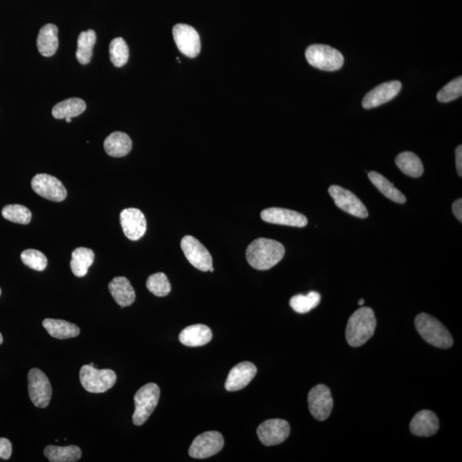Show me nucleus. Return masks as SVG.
<instances>
[{"label":"nucleus","instance_id":"39448f33","mask_svg":"<svg viewBox=\"0 0 462 462\" xmlns=\"http://www.w3.org/2000/svg\"><path fill=\"white\" fill-rule=\"evenodd\" d=\"M80 381L87 392L104 393L115 385L117 375L113 370H99L89 364L80 370Z\"/></svg>","mask_w":462,"mask_h":462},{"label":"nucleus","instance_id":"4468645a","mask_svg":"<svg viewBox=\"0 0 462 462\" xmlns=\"http://www.w3.org/2000/svg\"><path fill=\"white\" fill-rule=\"evenodd\" d=\"M289 424L284 419H268L261 424L257 429L259 440L266 446L282 444L289 436Z\"/></svg>","mask_w":462,"mask_h":462},{"label":"nucleus","instance_id":"a211bd4d","mask_svg":"<svg viewBox=\"0 0 462 462\" xmlns=\"http://www.w3.org/2000/svg\"><path fill=\"white\" fill-rule=\"evenodd\" d=\"M256 373L257 368L253 363L248 361L242 362L231 370L225 382V389L228 391H240L254 379Z\"/></svg>","mask_w":462,"mask_h":462},{"label":"nucleus","instance_id":"1a4fd4ad","mask_svg":"<svg viewBox=\"0 0 462 462\" xmlns=\"http://www.w3.org/2000/svg\"><path fill=\"white\" fill-rule=\"evenodd\" d=\"M309 410L316 419L322 421L330 417L333 410V398L330 389L324 384L316 385L308 393Z\"/></svg>","mask_w":462,"mask_h":462},{"label":"nucleus","instance_id":"a19ab883","mask_svg":"<svg viewBox=\"0 0 462 462\" xmlns=\"http://www.w3.org/2000/svg\"><path fill=\"white\" fill-rule=\"evenodd\" d=\"M3 342V335L1 333H0V345H2Z\"/></svg>","mask_w":462,"mask_h":462},{"label":"nucleus","instance_id":"b1692460","mask_svg":"<svg viewBox=\"0 0 462 462\" xmlns=\"http://www.w3.org/2000/svg\"><path fill=\"white\" fill-rule=\"evenodd\" d=\"M50 335L57 339H68L76 338L80 334V329L75 324L66 320L45 319L42 322Z\"/></svg>","mask_w":462,"mask_h":462},{"label":"nucleus","instance_id":"6ab92c4d","mask_svg":"<svg viewBox=\"0 0 462 462\" xmlns=\"http://www.w3.org/2000/svg\"><path fill=\"white\" fill-rule=\"evenodd\" d=\"M439 430L438 416L430 410H422L410 422L411 433L419 437H431Z\"/></svg>","mask_w":462,"mask_h":462},{"label":"nucleus","instance_id":"20e7f679","mask_svg":"<svg viewBox=\"0 0 462 462\" xmlns=\"http://www.w3.org/2000/svg\"><path fill=\"white\" fill-rule=\"evenodd\" d=\"M305 59L312 67L324 71L340 70L345 58L338 50L326 45H312L305 51Z\"/></svg>","mask_w":462,"mask_h":462},{"label":"nucleus","instance_id":"f03ea898","mask_svg":"<svg viewBox=\"0 0 462 462\" xmlns=\"http://www.w3.org/2000/svg\"><path fill=\"white\" fill-rule=\"evenodd\" d=\"M377 326L375 314L372 308H361L351 315L347 322L346 339L351 347H361L374 335Z\"/></svg>","mask_w":462,"mask_h":462},{"label":"nucleus","instance_id":"393cba45","mask_svg":"<svg viewBox=\"0 0 462 462\" xmlns=\"http://www.w3.org/2000/svg\"><path fill=\"white\" fill-rule=\"evenodd\" d=\"M94 261V251L87 247L76 248L71 254V268L75 277H85Z\"/></svg>","mask_w":462,"mask_h":462},{"label":"nucleus","instance_id":"c9c22d12","mask_svg":"<svg viewBox=\"0 0 462 462\" xmlns=\"http://www.w3.org/2000/svg\"><path fill=\"white\" fill-rule=\"evenodd\" d=\"M462 95V78L459 76L449 82L438 92L437 98L438 101L448 103L460 98Z\"/></svg>","mask_w":462,"mask_h":462},{"label":"nucleus","instance_id":"cd10ccee","mask_svg":"<svg viewBox=\"0 0 462 462\" xmlns=\"http://www.w3.org/2000/svg\"><path fill=\"white\" fill-rule=\"evenodd\" d=\"M86 103L79 98H71L57 104L52 109V116L56 120H66L81 115L86 110Z\"/></svg>","mask_w":462,"mask_h":462},{"label":"nucleus","instance_id":"f257e3e1","mask_svg":"<svg viewBox=\"0 0 462 462\" xmlns=\"http://www.w3.org/2000/svg\"><path fill=\"white\" fill-rule=\"evenodd\" d=\"M285 254V248L277 240L258 238L247 247V262L256 270H266L280 263Z\"/></svg>","mask_w":462,"mask_h":462},{"label":"nucleus","instance_id":"c85d7f7f","mask_svg":"<svg viewBox=\"0 0 462 462\" xmlns=\"http://www.w3.org/2000/svg\"><path fill=\"white\" fill-rule=\"evenodd\" d=\"M396 166L404 174L411 178H419L424 173V166L421 159L411 152H404L397 156Z\"/></svg>","mask_w":462,"mask_h":462},{"label":"nucleus","instance_id":"ea45409f","mask_svg":"<svg viewBox=\"0 0 462 462\" xmlns=\"http://www.w3.org/2000/svg\"><path fill=\"white\" fill-rule=\"evenodd\" d=\"M364 303H365V301L363 299H361L360 301H359L358 304L360 305H364Z\"/></svg>","mask_w":462,"mask_h":462},{"label":"nucleus","instance_id":"e433bc0d","mask_svg":"<svg viewBox=\"0 0 462 462\" xmlns=\"http://www.w3.org/2000/svg\"><path fill=\"white\" fill-rule=\"evenodd\" d=\"M13 454V445L8 439L0 438V459L9 460Z\"/></svg>","mask_w":462,"mask_h":462},{"label":"nucleus","instance_id":"2f4dec72","mask_svg":"<svg viewBox=\"0 0 462 462\" xmlns=\"http://www.w3.org/2000/svg\"><path fill=\"white\" fill-rule=\"evenodd\" d=\"M110 58L114 66L123 67L127 64L129 57V48L123 38L118 37L110 42Z\"/></svg>","mask_w":462,"mask_h":462},{"label":"nucleus","instance_id":"423d86ee","mask_svg":"<svg viewBox=\"0 0 462 462\" xmlns=\"http://www.w3.org/2000/svg\"><path fill=\"white\" fill-rule=\"evenodd\" d=\"M159 396V387L154 383L144 385L136 392L133 397L136 408L133 414V422L136 426H143L147 421L157 407Z\"/></svg>","mask_w":462,"mask_h":462},{"label":"nucleus","instance_id":"0eeeda50","mask_svg":"<svg viewBox=\"0 0 462 462\" xmlns=\"http://www.w3.org/2000/svg\"><path fill=\"white\" fill-rule=\"evenodd\" d=\"M28 380L29 394L34 406L47 407L52 395V385L47 375L40 369L33 368L29 373Z\"/></svg>","mask_w":462,"mask_h":462},{"label":"nucleus","instance_id":"a878e982","mask_svg":"<svg viewBox=\"0 0 462 462\" xmlns=\"http://www.w3.org/2000/svg\"><path fill=\"white\" fill-rule=\"evenodd\" d=\"M44 454L51 462H75L81 459L82 450L76 445H50L44 449Z\"/></svg>","mask_w":462,"mask_h":462},{"label":"nucleus","instance_id":"5701e85b","mask_svg":"<svg viewBox=\"0 0 462 462\" xmlns=\"http://www.w3.org/2000/svg\"><path fill=\"white\" fill-rule=\"evenodd\" d=\"M104 148L106 154L112 157H124L131 151L132 140L127 133L113 132L105 140Z\"/></svg>","mask_w":462,"mask_h":462},{"label":"nucleus","instance_id":"2eb2a0df","mask_svg":"<svg viewBox=\"0 0 462 462\" xmlns=\"http://www.w3.org/2000/svg\"><path fill=\"white\" fill-rule=\"evenodd\" d=\"M120 223L126 238L131 240H138L147 231L146 217L139 209H124L120 213Z\"/></svg>","mask_w":462,"mask_h":462},{"label":"nucleus","instance_id":"7c9ffc66","mask_svg":"<svg viewBox=\"0 0 462 462\" xmlns=\"http://www.w3.org/2000/svg\"><path fill=\"white\" fill-rule=\"evenodd\" d=\"M322 300L318 292L311 291L308 295H296L289 301L290 307L298 314H307L318 305Z\"/></svg>","mask_w":462,"mask_h":462},{"label":"nucleus","instance_id":"37998d69","mask_svg":"<svg viewBox=\"0 0 462 462\" xmlns=\"http://www.w3.org/2000/svg\"><path fill=\"white\" fill-rule=\"evenodd\" d=\"M209 272H211V273L215 272V268H213V267H211V268H210V270H209Z\"/></svg>","mask_w":462,"mask_h":462},{"label":"nucleus","instance_id":"79ce46f5","mask_svg":"<svg viewBox=\"0 0 462 462\" xmlns=\"http://www.w3.org/2000/svg\"><path fill=\"white\" fill-rule=\"evenodd\" d=\"M66 121L67 122V123H71V118H70V117H67V118H66Z\"/></svg>","mask_w":462,"mask_h":462},{"label":"nucleus","instance_id":"72a5a7b5","mask_svg":"<svg viewBox=\"0 0 462 462\" xmlns=\"http://www.w3.org/2000/svg\"><path fill=\"white\" fill-rule=\"evenodd\" d=\"M147 288L152 294L159 297L169 295L171 286L165 273H159L151 275L147 278Z\"/></svg>","mask_w":462,"mask_h":462},{"label":"nucleus","instance_id":"4be33fe9","mask_svg":"<svg viewBox=\"0 0 462 462\" xmlns=\"http://www.w3.org/2000/svg\"><path fill=\"white\" fill-rule=\"evenodd\" d=\"M37 48L44 57H52L59 48V29L55 24L42 27L37 37Z\"/></svg>","mask_w":462,"mask_h":462},{"label":"nucleus","instance_id":"4c0bfd02","mask_svg":"<svg viewBox=\"0 0 462 462\" xmlns=\"http://www.w3.org/2000/svg\"><path fill=\"white\" fill-rule=\"evenodd\" d=\"M452 211L454 212V216L456 217V219L461 222L462 221V200L461 198H459V200H456V201L454 202L453 205H452Z\"/></svg>","mask_w":462,"mask_h":462},{"label":"nucleus","instance_id":"aec40b11","mask_svg":"<svg viewBox=\"0 0 462 462\" xmlns=\"http://www.w3.org/2000/svg\"><path fill=\"white\" fill-rule=\"evenodd\" d=\"M110 295L122 308L129 307L135 303L136 292L131 282L124 277H117L108 285Z\"/></svg>","mask_w":462,"mask_h":462},{"label":"nucleus","instance_id":"473e14b6","mask_svg":"<svg viewBox=\"0 0 462 462\" xmlns=\"http://www.w3.org/2000/svg\"><path fill=\"white\" fill-rule=\"evenodd\" d=\"M3 219L10 222L28 224L32 219V213L28 208L22 205H8L2 210Z\"/></svg>","mask_w":462,"mask_h":462},{"label":"nucleus","instance_id":"f704fd0d","mask_svg":"<svg viewBox=\"0 0 462 462\" xmlns=\"http://www.w3.org/2000/svg\"><path fill=\"white\" fill-rule=\"evenodd\" d=\"M21 259L25 266L34 270H37V272H42L48 266L47 257L39 250H24L21 254Z\"/></svg>","mask_w":462,"mask_h":462},{"label":"nucleus","instance_id":"7ed1b4c3","mask_svg":"<svg viewBox=\"0 0 462 462\" xmlns=\"http://www.w3.org/2000/svg\"><path fill=\"white\" fill-rule=\"evenodd\" d=\"M416 330L426 342L439 349H449L454 340L450 332L439 320L427 314H421L415 319Z\"/></svg>","mask_w":462,"mask_h":462},{"label":"nucleus","instance_id":"f3484780","mask_svg":"<svg viewBox=\"0 0 462 462\" xmlns=\"http://www.w3.org/2000/svg\"><path fill=\"white\" fill-rule=\"evenodd\" d=\"M402 89V83L399 81L388 82L380 84L369 93L366 94L362 101L365 109L376 108L394 99Z\"/></svg>","mask_w":462,"mask_h":462},{"label":"nucleus","instance_id":"412c9836","mask_svg":"<svg viewBox=\"0 0 462 462\" xmlns=\"http://www.w3.org/2000/svg\"><path fill=\"white\" fill-rule=\"evenodd\" d=\"M212 338L211 329L205 324H193L183 329L179 335V340L183 345L201 347L208 345Z\"/></svg>","mask_w":462,"mask_h":462},{"label":"nucleus","instance_id":"f8f14e48","mask_svg":"<svg viewBox=\"0 0 462 462\" xmlns=\"http://www.w3.org/2000/svg\"><path fill=\"white\" fill-rule=\"evenodd\" d=\"M32 189L47 200L60 202L66 200L67 190L58 178L48 174H38L31 182Z\"/></svg>","mask_w":462,"mask_h":462},{"label":"nucleus","instance_id":"dca6fc26","mask_svg":"<svg viewBox=\"0 0 462 462\" xmlns=\"http://www.w3.org/2000/svg\"><path fill=\"white\" fill-rule=\"evenodd\" d=\"M261 216L265 222L270 224L299 228L305 227L308 224L307 217L293 210L272 208L262 211Z\"/></svg>","mask_w":462,"mask_h":462},{"label":"nucleus","instance_id":"c03bdc74","mask_svg":"<svg viewBox=\"0 0 462 462\" xmlns=\"http://www.w3.org/2000/svg\"><path fill=\"white\" fill-rule=\"evenodd\" d=\"M0 296H1V289H0Z\"/></svg>","mask_w":462,"mask_h":462},{"label":"nucleus","instance_id":"6e6552de","mask_svg":"<svg viewBox=\"0 0 462 462\" xmlns=\"http://www.w3.org/2000/svg\"><path fill=\"white\" fill-rule=\"evenodd\" d=\"M224 440L222 434L219 431H207L198 435L194 438L191 445L189 454L191 457L196 459H205V458L215 456L222 450Z\"/></svg>","mask_w":462,"mask_h":462},{"label":"nucleus","instance_id":"bb28decb","mask_svg":"<svg viewBox=\"0 0 462 462\" xmlns=\"http://www.w3.org/2000/svg\"><path fill=\"white\" fill-rule=\"evenodd\" d=\"M368 178L370 181L373 182V185L385 197L389 198V200L400 204H403L406 202V196L399 189H397L394 185L389 182L387 178H385L383 175L377 173L376 171H371V173H368Z\"/></svg>","mask_w":462,"mask_h":462},{"label":"nucleus","instance_id":"9b49d317","mask_svg":"<svg viewBox=\"0 0 462 462\" xmlns=\"http://www.w3.org/2000/svg\"><path fill=\"white\" fill-rule=\"evenodd\" d=\"M328 191H329L331 198H333L335 205L342 211L354 217H361V219H366L368 217V211L363 202L351 191L337 185L331 186Z\"/></svg>","mask_w":462,"mask_h":462},{"label":"nucleus","instance_id":"c756f323","mask_svg":"<svg viewBox=\"0 0 462 462\" xmlns=\"http://www.w3.org/2000/svg\"><path fill=\"white\" fill-rule=\"evenodd\" d=\"M96 42V34L93 29L80 34L78 40V51L75 56L78 62L83 66L89 64L93 57V48Z\"/></svg>","mask_w":462,"mask_h":462},{"label":"nucleus","instance_id":"58836bf2","mask_svg":"<svg viewBox=\"0 0 462 462\" xmlns=\"http://www.w3.org/2000/svg\"><path fill=\"white\" fill-rule=\"evenodd\" d=\"M456 169L457 173L459 174L460 177L462 175V147L460 145L459 147L456 148Z\"/></svg>","mask_w":462,"mask_h":462},{"label":"nucleus","instance_id":"ddd939ff","mask_svg":"<svg viewBox=\"0 0 462 462\" xmlns=\"http://www.w3.org/2000/svg\"><path fill=\"white\" fill-rule=\"evenodd\" d=\"M173 37L175 45L183 55L194 59L200 53L201 48L200 36L193 27L182 24L175 25Z\"/></svg>","mask_w":462,"mask_h":462},{"label":"nucleus","instance_id":"9d476101","mask_svg":"<svg viewBox=\"0 0 462 462\" xmlns=\"http://www.w3.org/2000/svg\"><path fill=\"white\" fill-rule=\"evenodd\" d=\"M181 247L187 259L194 267L201 270L208 272L212 267V258L211 254L200 240L194 236H186L182 239Z\"/></svg>","mask_w":462,"mask_h":462}]
</instances>
